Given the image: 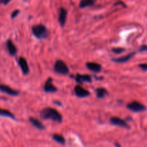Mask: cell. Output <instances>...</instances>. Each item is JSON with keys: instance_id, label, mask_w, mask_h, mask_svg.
I'll return each mask as SVG.
<instances>
[{"instance_id": "cell-1", "label": "cell", "mask_w": 147, "mask_h": 147, "mask_svg": "<svg viewBox=\"0 0 147 147\" xmlns=\"http://www.w3.org/2000/svg\"><path fill=\"white\" fill-rule=\"evenodd\" d=\"M40 116L42 119H45V120L50 119L57 123H61L63 121V116L60 114V112L53 108L47 107L43 109L40 111Z\"/></svg>"}, {"instance_id": "cell-2", "label": "cell", "mask_w": 147, "mask_h": 147, "mask_svg": "<svg viewBox=\"0 0 147 147\" xmlns=\"http://www.w3.org/2000/svg\"><path fill=\"white\" fill-rule=\"evenodd\" d=\"M32 32L33 35L39 40L47 38L49 35V31L47 30V27L42 24L33 26L32 28Z\"/></svg>"}, {"instance_id": "cell-3", "label": "cell", "mask_w": 147, "mask_h": 147, "mask_svg": "<svg viewBox=\"0 0 147 147\" xmlns=\"http://www.w3.org/2000/svg\"><path fill=\"white\" fill-rule=\"evenodd\" d=\"M54 70L56 73L62 75H67L69 73V68L64 61L57 60L54 65Z\"/></svg>"}, {"instance_id": "cell-4", "label": "cell", "mask_w": 147, "mask_h": 147, "mask_svg": "<svg viewBox=\"0 0 147 147\" xmlns=\"http://www.w3.org/2000/svg\"><path fill=\"white\" fill-rule=\"evenodd\" d=\"M126 107H127V109H129V110L133 112H136V113L144 111L146 109V106L139 101L131 102V103H129V104L126 106Z\"/></svg>"}, {"instance_id": "cell-5", "label": "cell", "mask_w": 147, "mask_h": 147, "mask_svg": "<svg viewBox=\"0 0 147 147\" xmlns=\"http://www.w3.org/2000/svg\"><path fill=\"white\" fill-rule=\"evenodd\" d=\"M110 121L112 124L115 125V126H120V127L125 128V129H129L130 128V126L128 125L126 121L121 119V118L117 117V116H113V117L111 118Z\"/></svg>"}, {"instance_id": "cell-6", "label": "cell", "mask_w": 147, "mask_h": 147, "mask_svg": "<svg viewBox=\"0 0 147 147\" xmlns=\"http://www.w3.org/2000/svg\"><path fill=\"white\" fill-rule=\"evenodd\" d=\"M44 91L45 93H55L57 91V88L53 85V78H49L46 80L44 86Z\"/></svg>"}, {"instance_id": "cell-7", "label": "cell", "mask_w": 147, "mask_h": 147, "mask_svg": "<svg viewBox=\"0 0 147 147\" xmlns=\"http://www.w3.org/2000/svg\"><path fill=\"white\" fill-rule=\"evenodd\" d=\"M18 65L21 68L22 72L24 75H27L30 73V68H29L28 64L25 58L23 57H20L18 58Z\"/></svg>"}, {"instance_id": "cell-8", "label": "cell", "mask_w": 147, "mask_h": 147, "mask_svg": "<svg viewBox=\"0 0 147 147\" xmlns=\"http://www.w3.org/2000/svg\"><path fill=\"white\" fill-rule=\"evenodd\" d=\"M67 11L63 7H60V10H59V14H58V21L60 22V26L62 27H64L65 24L66 20H67Z\"/></svg>"}, {"instance_id": "cell-9", "label": "cell", "mask_w": 147, "mask_h": 147, "mask_svg": "<svg viewBox=\"0 0 147 147\" xmlns=\"http://www.w3.org/2000/svg\"><path fill=\"white\" fill-rule=\"evenodd\" d=\"M75 94L76 95V96L79 98H85L87 97L90 95L88 90H87L86 89L83 88L81 86H76L74 88Z\"/></svg>"}, {"instance_id": "cell-10", "label": "cell", "mask_w": 147, "mask_h": 147, "mask_svg": "<svg viewBox=\"0 0 147 147\" xmlns=\"http://www.w3.org/2000/svg\"><path fill=\"white\" fill-rule=\"evenodd\" d=\"M75 80L79 84H82L83 83H91L92 79L91 77L88 75H81L78 73L74 77Z\"/></svg>"}, {"instance_id": "cell-11", "label": "cell", "mask_w": 147, "mask_h": 147, "mask_svg": "<svg viewBox=\"0 0 147 147\" xmlns=\"http://www.w3.org/2000/svg\"><path fill=\"white\" fill-rule=\"evenodd\" d=\"M0 89H1V92L7 93V94L8 95H10V96H17L20 94L17 90H14V89L11 88L10 87L5 86V85H1V86H0Z\"/></svg>"}, {"instance_id": "cell-12", "label": "cell", "mask_w": 147, "mask_h": 147, "mask_svg": "<svg viewBox=\"0 0 147 147\" xmlns=\"http://www.w3.org/2000/svg\"><path fill=\"white\" fill-rule=\"evenodd\" d=\"M86 66L88 70L94 72V73H99L101 70V65L97 63L94 62H88L86 64Z\"/></svg>"}, {"instance_id": "cell-13", "label": "cell", "mask_w": 147, "mask_h": 147, "mask_svg": "<svg viewBox=\"0 0 147 147\" xmlns=\"http://www.w3.org/2000/svg\"><path fill=\"white\" fill-rule=\"evenodd\" d=\"M6 46H7V50H8L9 55H11L12 56L16 55L17 52V48H16L15 45H14V44L13 43V42L11 41L10 39H9V40L6 42Z\"/></svg>"}, {"instance_id": "cell-14", "label": "cell", "mask_w": 147, "mask_h": 147, "mask_svg": "<svg viewBox=\"0 0 147 147\" xmlns=\"http://www.w3.org/2000/svg\"><path fill=\"white\" fill-rule=\"evenodd\" d=\"M136 54V53H131L130 54L127 55L126 56H123V57H119V58H115V59H112V61L115 62V63H126L127 61H129L131 58L133 57V56Z\"/></svg>"}, {"instance_id": "cell-15", "label": "cell", "mask_w": 147, "mask_h": 147, "mask_svg": "<svg viewBox=\"0 0 147 147\" xmlns=\"http://www.w3.org/2000/svg\"><path fill=\"white\" fill-rule=\"evenodd\" d=\"M29 121H30V123L32 124V126H34V127L37 128V129H40V130H43V129H45V126L43 125V123H42L41 121H40L38 119H34V118H32V117H30V119H29Z\"/></svg>"}, {"instance_id": "cell-16", "label": "cell", "mask_w": 147, "mask_h": 147, "mask_svg": "<svg viewBox=\"0 0 147 147\" xmlns=\"http://www.w3.org/2000/svg\"><path fill=\"white\" fill-rule=\"evenodd\" d=\"M96 93L98 98H103L105 96L109 95V92L104 88H98L96 90Z\"/></svg>"}, {"instance_id": "cell-17", "label": "cell", "mask_w": 147, "mask_h": 147, "mask_svg": "<svg viewBox=\"0 0 147 147\" xmlns=\"http://www.w3.org/2000/svg\"><path fill=\"white\" fill-rule=\"evenodd\" d=\"M96 1L97 0H80L79 7L80 8H86V7H91L96 2Z\"/></svg>"}, {"instance_id": "cell-18", "label": "cell", "mask_w": 147, "mask_h": 147, "mask_svg": "<svg viewBox=\"0 0 147 147\" xmlns=\"http://www.w3.org/2000/svg\"><path fill=\"white\" fill-rule=\"evenodd\" d=\"M52 137H53V140L55 141L58 144H60L63 145L65 144V138L62 135L58 134H55L53 135Z\"/></svg>"}, {"instance_id": "cell-19", "label": "cell", "mask_w": 147, "mask_h": 147, "mask_svg": "<svg viewBox=\"0 0 147 147\" xmlns=\"http://www.w3.org/2000/svg\"><path fill=\"white\" fill-rule=\"evenodd\" d=\"M0 115H1V116H5V117L11 118V119H14V120H15L16 119L15 117L14 116V115H13L11 112H9V111H7V110H4V109H1Z\"/></svg>"}, {"instance_id": "cell-20", "label": "cell", "mask_w": 147, "mask_h": 147, "mask_svg": "<svg viewBox=\"0 0 147 147\" xmlns=\"http://www.w3.org/2000/svg\"><path fill=\"white\" fill-rule=\"evenodd\" d=\"M126 51L124 48L123 47H115V48H112V52L116 54H120V53H123V52Z\"/></svg>"}, {"instance_id": "cell-21", "label": "cell", "mask_w": 147, "mask_h": 147, "mask_svg": "<svg viewBox=\"0 0 147 147\" xmlns=\"http://www.w3.org/2000/svg\"><path fill=\"white\" fill-rule=\"evenodd\" d=\"M19 13H20V10H19V9L14 10V11H13L12 13H11V19L15 18L16 17H17V15H18V14H19Z\"/></svg>"}, {"instance_id": "cell-22", "label": "cell", "mask_w": 147, "mask_h": 147, "mask_svg": "<svg viewBox=\"0 0 147 147\" xmlns=\"http://www.w3.org/2000/svg\"><path fill=\"white\" fill-rule=\"evenodd\" d=\"M139 67L143 70L147 71V64L146 63H142V64H139Z\"/></svg>"}, {"instance_id": "cell-23", "label": "cell", "mask_w": 147, "mask_h": 147, "mask_svg": "<svg viewBox=\"0 0 147 147\" xmlns=\"http://www.w3.org/2000/svg\"><path fill=\"white\" fill-rule=\"evenodd\" d=\"M146 50H147V45H143L141 46V47L139 48V52L146 51Z\"/></svg>"}, {"instance_id": "cell-24", "label": "cell", "mask_w": 147, "mask_h": 147, "mask_svg": "<svg viewBox=\"0 0 147 147\" xmlns=\"http://www.w3.org/2000/svg\"><path fill=\"white\" fill-rule=\"evenodd\" d=\"M119 4H120V5H122V6H123V7H126V4H125L124 3H123V1H117V2L115 3V4H113V5H114V6H117V5H119Z\"/></svg>"}, {"instance_id": "cell-25", "label": "cell", "mask_w": 147, "mask_h": 147, "mask_svg": "<svg viewBox=\"0 0 147 147\" xmlns=\"http://www.w3.org/2000/svg\"><path fill=\"white\" fill-rule=\"evenodd\" d=\"M10 1H11V0H1V4H4V5H6V4H8Z\"/></svg>"}, {"instance_id": "cell-26", "label": "cell", "mask_w": 147, "mask_h": 147, "mask_svg": "<svg viewBox=\"0 0 147 147\" xmlns=\"http://www.w3.org/2000/svg\"><path fill=\"white\" fill-rule=\"evenodd\" d=\"M115 146H116V147H121V145L118 143H115Z\"/></svg>"}]
</instances>
